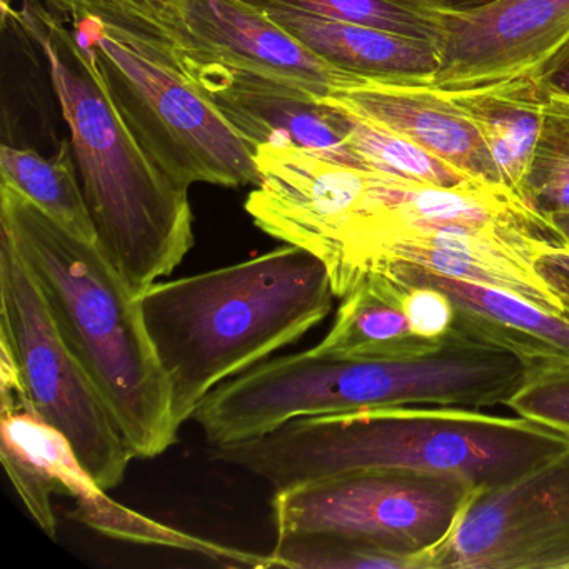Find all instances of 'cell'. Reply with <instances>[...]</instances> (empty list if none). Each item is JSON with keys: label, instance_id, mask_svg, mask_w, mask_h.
I'll return each instance as SVG.
<instances>
[{"label": "cell", "instance_id": "5", "mask_svg": "<svg viewBox=\"0 0 569 569\" xmlns=\"http://www.w3.org/2000/svg\"><path fill=\"white\" fill-rule=\"evenodd\" d=\"M0 231L31 269L58 331L121 426L136 458L168 451L179 428L138 292L99 242L72 234L4 181Z\"/></svg>", "mask_w": 569, "mask_h": 569}, {"label": "cell", "instance_id": "31", "mask_svg": "<svg viewBox=\"0 0 569 569\" xmlns=\"http://www.w3.org/2000/svg\"><path fill=\"white\" fill-rule=\"evenodd\" d=\"M549 221L555 226L556 231L561 236L562 242H565L566 248H569V212L566 214L552 216Z\"/></svg>", "mask_w": 569, "mask_h": 569}, {"label": "cell", "instance_id": "1", "mask_svg": "<svg viewBox=\"0 0 569 569\" xmlns=\"http://www.w3.org/2000/svg\"><path fill=\"white\" fill-rule=\"evenodd\" d=\"M569 446L521 416L448 406H385L291 419L261 438L212 446V456L276 491L352 471H406L489 491Z\"/></svg>", "mask_w": 569, "mask_h": 569}, {"label": "cell", "instance_id": "28", "mask_svg": "<svg viewBox=\"0 0 569 569\" xmlns=\"http://www.w3.org/2000/svg\"><path fill=\"white\" fill-rule=\"evenodd\" d=\"M536 271L548 282L549 288L559 296L565 305L566 318H569V248L548 246L535 262Z\"/></svg>", "mask_w": 569, "mask_h": 569}, {"label": "cell", "instance_id": "19", "mask_svg": "<svg viewBox=\"0 0 569 569\" xmlns=\"http://www.w3.org/2000/svg\"><path fill=\"white\" fill-rule=\"evenodd\" d=\"M0 181L18 189L72 234L98 242L71 139H62L51 158L34 149L14 148L4 142L0 146Z\"/></svg>", "mask_w": 569, "mask_h": 569}, {"label": "cell", "instance_id": "27", "mask_svg": "<svg viewBox=\"0 0 569 569\" xmlns=\"http://www.w3.org/2000/svg\"><path fill=\"white\" fill-rule=\"evenodd\" d=\"M402 308L412 332L419 338L445 339L456 321L451 298L432 286L402 284Z\"/></svg>", "mask_w": 569, "mask_h": 569}, {"label": "cell", "instance_id": "26", "mask_svg": "<svg viewBox=\"0 0 569 569\" xmlns=\"http://www.w3.org/2000/svg\"><path fill=\"white\" fill-rule=\"evenodd\" d=\"M0 458L4 462L9 479L34 521L49 538H56L58 521L52 509V495H59V489L51 476L18 449L4 442H0Z\"/></svg>", "mask_w": 569, "mask_h": 569}, {"label": "cell", "instance_id": "18", "mask_svg": "<svg viewBox=\"0 0 569 569\" xmlns=\"http://www.w3.org/2000/svg\"><path fill=\"white\" fill-rule=\"evenodd\" d=\"M481 132L502 186L519 196L545 116V89L528 72L509 81L448 92Z\"/></svg>", "mask_w": 569, "mask_h": 569}, {"label": "cell", "instance_id": "13", "mask_svg": "<svg viewBox=\"0 0 569 569\" xmlns=\"http://www.w3.org/2000/svg\"><path fill=\"white\" fill-rule=\"evenodd\" d=\"M0 442L12 446L44 469L58 486L59 495L74 499L71 518L111 538L201 552L228 565L244 561L246 552L202 541L112 501L59 429L29 411L18 399L0 396Z\"/></svg>", "mask_w": 569, "mask_h": 569}, {"label": "cell", "instance_id": "2", "mask_svg": "<svg viewBox=\"0 0 569 569\" xmlns=\"http://www.w3.org/2000/svg\"><path fill=\"white\" fill-rule=\"evenodd\" d=\"M531 362L452 326L445 346L411 358H341L315 348L261 362L209 392L194 412L206 441L261 438L302 416L385 406L508 405Z\"/></svg>", "mask_w": 569, "mask_h": 569}, {"label": "cell", "instance_id": "4", "mask_svg": "<svg viewBox=\"0 0 569 569\" xmlns=\"http://www.w3.org/2000/svg\"><path fill=\"white\" fill-rule=\"evenodd\" d=\"M9 9L38 42L58 94L98 242L132 291L172 274L194 246L188 191L141 148L112 101L94 51L61 16L29 2Z\"/></svg>", "mask_w": 569, "mask_h": 569}, {"label": "cell", "instance_id": "22", "mask_svg": "<svg viewBox=\"0 0 569 569\" xmlns=\"http://www.w3.org/2000/svg\"><path fill=\"white\" fill-rule=\"evenodd\" d=\"M349 116V148L365 161L369 171L436 188H465L479 182L402 136L365 121L352 112Z\"/></svg>", "mask_w": 569, "mask_h": 569}, {"label": "cell", "instance_id": "25", "mask_svg": "<svg viewBox=\"0 0 569 569\" xmlns=\"http://www.w3.org/2000/svg\"><path fill=\"white\" fill-rule=\"evenodd\" d=\"M506 408L569 438V365H538Z\"/></svg>", "mask_w": 569, "mask_h": 569}, {"label": "cell", "instance_id": "24", "mask_svg": "<svg viewBox=\"0 0 569 569\" xmlns=\"http://www.w3.org/2000/svg\"><path fill=\"white\" fill-rule=\"evenodd\" d=\"M274 566L296 569H428L422 559L356 539L328 535L278 536L269 555Z\"/></svg>", "mask_w": 569, "mask_h": 569}, {"label": "cell", "instance_id": "15", "mask_svg": "<svg viewBox=\"0 0 569 569\" xmlns=\"http://www.w3.org/2000/svg\"><path fill=\"white\" fill-rule=\"evenodd\" d=\"M379 274L402 284L441 289L456 308L455 328L509 349L538 365H569V318L546 311L512 292L448 278L415 264H395Z\"/></svg>", "mask_w": 569, "mask_h": 569}, {"label": "cell", "instance_id": "11", "mask_svg": "<svg viewBox=\"0 0 569 569\" xmlns=\"http://www.w3.org/2000/svg\"><path fill=\"white\" fill-rule=\"evenodd\" d=\"M569 38V0H498L442 12L439 69L429 88L468 91L535 71Z\"/></svg>", "mask_w": 569, "mask_h": 569}, {"label": "cell", "instance_id": "14", "mask_svg": "<svg viewBox=\"0 0 569 569\" xmlns=\"http://www.w3.org/2000/svg\"><path fill=\"white\" fill-rule=\"evenodd\" d=\"M319 101L402 136L475 181L502 186L481 132L448 92L368 82Z\"/></svg>", "mask_w": 569, "mask_h": 569}, {"label": "cell", "instance_id": "9", "mask_svg": "<svg viewBox=\"0 0 569 569\" xmlns=\"http://www.w3.org/2000/svg\"><path fill=\"white\" fill-rule=\"evenodd\" d=\"M431 569H569V446L515 481L475 491Z\"/></svg>", "mask_w": 569, "mask_h": 569}, {"label": "cell", "instance_id": "23", "mask_svg": "<svg viewBox=\"0 0 569 569\" xmlns=\"http://www.w3.org/2000/svg\"><path fill=\"white\" fill-rule=\"evenodd\" d=\"M548 96L519 198L542 218L569 212V99Z\"/></svg>", "mask_w": 569, "mask_h": 569}, {"label": "cell", "instance_id": "8", "mask_svg": "<svg viewBox=\"0 0 569 569\" xmlns=\"http://www.w3.org/2000/svg\"><path fill=\"white\" fill-rule=\"evenodd\" d=\"M475 489L406 471H352L276 491V531L356 539L431 569L432 549L455 528Z\"/></svg>", "mask_w": 569, "mask_h": 569}, {"label": "cell", "instance_id": "6", "mask_svg": "<svg viewBox=\"0 0 569 569\" xmlns=\"http://www.w3.org/2000/svg\"><path fill=\"white\" fill-rule=\"evenodd\" d=\"M94 51L116 108L158 168L179 188L261 184L251 146L182 74L136 49L98 19L72 22Z\"/></svg>", "mask_w": 569, "mask_h": 569}, {"label": "cell", "instance_id": "29", "mask_svg": "<svg viewBox=\"0 0 569 569\" xmlns=\"http://www.w3.org/2000/svg\"><path fill=\"white\" fill-rule=\"evenodd\" d=\"M531 74L546 94L569 99V38Z\"/></svg>", "mask_w": 569, "mask_h": 569}, {"label": "cell", "instance_id": "17", "mask_svg": "<svg viewBox=\"0 0 569 569\" xmlns=\"http://www.w3.org/2000/svg\"><path fill=\"white\" fill-rule=\"evenodd\" d=\"M405 288L386 274H368L342 298L335 325L316 346L341 358H411L445 346V339L419 338L402 308Z\"/></svg>", "mask_w": 569, "mask_h": 569}, {"label": "cell", "instance_id": "7", "mask_svg": "<svg viewBox=\"0 0 569 569\" xmlns=\"http://www.w3.org/2000/svg\"><path fill=\"white\" fill-rule=\"evenodd\" d=\"M0 339L21 369L22 406L62 432L101 488H116L136 458L121 426L58 331L48 302L0 231Z\"/></svg>", "mask_w": 569, "mask_h": 569}, {"label": "cell", "instance_id": "10", "mask_svg": "<svg viewBox=\"0 0 569 569\" xmlns=\"http://www.w3.org/2000/svg\"><path fill=\"white\" fill-rule=\"evenodd\" d=\"M178 68L251 146L298 148L318 158L366 169L349 148L351 116L311 92L214 59L181 52Z\"/></svg>", "mask_w": 569, "mask_h": 569}, {"label": "cell", "instance_id": "3", "mask_svg": "<svg viewBox=\"0 0 569 569\" xmlns=\"http://www.w3.org/2000/svg\"><path fill=\"white\" fill-rule=\"evenodd\" d=\"M335 298L326 266L292 244L144 289L139 301L176 426L194 418L222 382L311 331Z\"/></svg>", "mask_w": 569, "mask_h": 569}, {"label": "cell", "instance_id": "16", "mask_svg": "<svg viewBox=\"0 0 569 569\" xmlns=\"http://www.w3.org/2000/svg\"><path fill=\"white\" fill-rule=\"evenodd\" d=\"M272 21L341 71L389 86H431L439 48L431 42L306 12L264 8Z\"/></svg>", "mask_w": 569, "mask_h": 569}, {"label": "cell", "instance_id": "21", "mask_svg": "<svg viewBox=\"0 0 569 569\" xmlns=\"http://www.w3.org/2000/svg\"><path fill=\"white\" fill-rule=\"evenodd\" d=\"M256 8H282L332 21L366 26L438 46L442 12L429 0H246Z\"/></svg>", "mask_w": 569, "mask_h": 569}, {"label": "cell", "instance_id": "20", "mask_svg": "<svg viewBox=\"0 0 569 569\" xmlns=\"http://www.w3.org/2000/svg\"><path fill=\"white\" fill-rule=\"evenodd\" d=\"M58 16L71 22L98 19L109 32L144 54L178 68L186 0H46ZM0 8H14L12 0H0ZM179 69V68H178Z\"/></svg>", "mask_w": 569, "mask_h": 569}, {"label": "cell", "instance_id": "30", "mask_svg": "<svg viewBox=\"0 0 569 569\" xmlns=\"http://www.w3.org/2000/svg\"><path fill=\"white\" fill-rule=\"evenodd\" d=\"M429 2L438 11L462 14V12H472L478 11V9L488 8V6L495 4L498 0H429Z\"/></svg>", "mask_w": 569, "mask_h": 569}, {"label": "cell", "instance_id": "12", "mask_svg": "<svg viewBox=\"0 0 569 569\" xmlns=\"http://www.w3.org/2000/svg\"><path fill=\"white\" fill-rule=\"evenodd\" d=\"M181 52L288 82L318 99L368 84L329 64L246 0H186Z\"/></svg>", "mask_w": 569, "mask_h": 569}]
</instances>
